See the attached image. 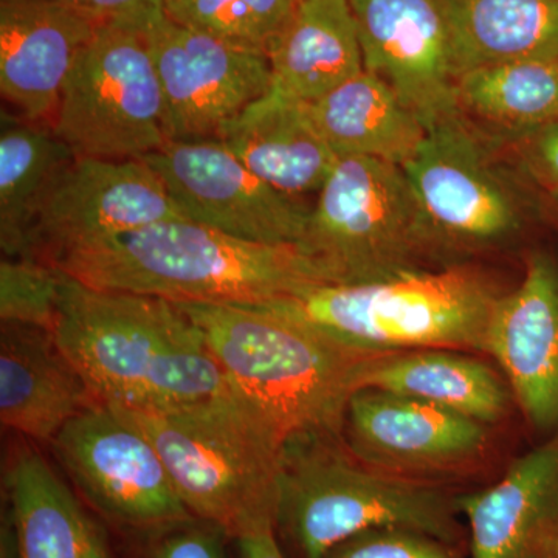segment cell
Wrapping results in <instances>:
<instances>
[{
    "mask_svg": "<svg viewBox=\"0 0 558 558\" xmlns=\"http://www.w3.org/2000/svg\"><path fill=\"white\" fill-rule=\"evenodd\" d=\"M53 333L97 402L116 409H183L230 391L199 326L172 301L64 274Z\"/></svg>",
    "mask_w": 558,
    "mask_h": 558,
    "instance_id": "obj_1",
    "label": "cell"
},
{
    "mask_svg": "<svg viewBox=\"0 0 558 558\" xmlns=\"http://www.w3.org/2000/svg\"><path fill=\"white\" fill-rule=\"evenodd\" d=\"M89 288L172 303L264 306L330 284L296 244H260L190 219L165 220L51 260Z\"/></svg>",
    "mask_w": 558,
    "mask_h": 558,
    "instance_id": "obj_2",
    "label": "cell"
},
{
    "mask_svg": "<svg viewBox=\"0 0 558 558\" xmlns=\"http://www.w3.org/2000/svg\"><path fill=\"white\" fill-rule=\"evenodd\" d=\"M175 304L199 326L231 391L284 446L299 436H341L363 374L387 354L263 306Z\"/></svg>",
    "mask_w": 558,
    "mask_h": 558,
    "instance_id": "obj_3",
    "label": "cell"
},
{
    "mask_svg": "<svg viewBox=\"0 0 558 558\" xmlns=\"http://www.w3.org/2000/svg\"><path fill=\"white\" fill-rule=\"evenodd\" d=\"M116 410L148 436L194 519L234 539L277 531L286 446L231 389L183 409Z\"/></svg>",
    "mask_w": 558,
    "mask_h": 558,
    "instance_id": "obj_4",
    "label": "cell"
},
{
    "mask_svg": "<svg viewBox=\"0 0 558 558\" xmlns=\"http://www.w3.org/2000/svg\"><path fill=\"white\" fill-rule=\"evenodd\" d=\"M459 515L458 499L442 488L374 468L341 436L306 435L286 444L277 534L301 558H323L344 539L381 527L461 545L468 534Z\"/></svg>",
    "mask_w": 558,
    "mask_h": 558,
    "instance_id": "obj_5",
    "label": "cell"
},
{
    "mask_svg": "<svg viewBox=\"0 0 558 558\" xmlns=\"http://www.w3.org/2000/svg\"><path fill=\"white\" fill-rule=\"evenodd\" d=\"M497 300L480 274L450 267L403 271L360 284L319 286L263 307L368 351H484Z\"/></svg>",
    "mask_w": 558,
    "mask_h": 558,
    "instance_id": "obj_6",
    "label": "cell"
},
{
    "mask_svg": "<svg viewBox=\"0 0 558 558\" xmlns=\"http://www.w3.org/2000/svg\"><path fill=\"white\" fill-rule=\"evenodd\" d=\"M439 244L402 167L344 157L319 190L299 247L330 284H360L424 269Z\"/></svg>",
    "mask_w": 558,
    "mask_h": 558,
    "instance_id": "obj_7",
    "label": "cell"
},
{
    "mask_svg": "<svg viewBox=\"0 0 558 558\" xmlns=\"http://www.w3.org/2000/svg\"><path fill=\"white\" fill-rule=\"evenodd\" d=\"M53 130L76 157L145 159L171 142L159 76L140 28L101 24L62 89Z\"/></svg>",
    "mask_w": 558,
    "mask_h": 558,
    "instance_id": "obj_8",
    "label": "cell"
},
{
    "mask_svg": "<svg viewBox=\"0 0 558 558\" xmlns=\"http://www.w3.org/2000/svg\"><path fill=\"white\" fill-rule=\"evenodd\" d=\"M51 446L87 501L113 523L159 534L194 519L148 436L112 407L94 403Z\"/></svg>",
    "mask_w": 558,
    "mask_h": 558,
    "instance_id": "obj_9",
    "label": "cell"
},
{
    "mask_svg": "<svg viewBox=\"0 0 558 558\" xmlns=\"http://www.w3.org/2000/svg\"><path fill=\"white\" fill-rule=\"evenodd\" d=\"M140 32L159 76L171 142L218 140L271 89L269 58L180 25L165 7Z\"/></svg>",
    "mask_w": 558,
    "mask_h": 558,
    "instance_id": "obj_10",
    "label": "cell"
},
{
    "mask_svg": "<svg viewBox=\"0 0 558 558\" xmlns=\"http://www.w3.org/2000/svg\"><path fill=\"white\" fill-rule=\"evenodd\" d=\"M186 219L240 240L296 244L311 209L264 182L219 140L170 142L145 157Z\"/></svg>",
    "mask_w": 558,
    "mask_h": 558,
    "instance_id": "obj_11",
    "label": "cell"
},
{
    "mask_svg": "<svg viewBox=\"0 0 558 558\" xmlns=\"http://www.w3.org/2000/svg\"><path fill=\"white\" fill-rule=\"evenodd\" d=\"M402 168L440 242L495 244L523 226L519 191L494 167L461 116L429 128Z\"/></svg>",
    "mask_w": 558,
    "mask_h": 558,
    "instance_id": "obj_12",
    "label": "cell"
},
{
    "mask_svg": "<svg viewBox=\"0 0 558 558\" xmlns=\"http://www.w3.org/2000/svg\"><path fill=\"white\" fill-rule=\"evenodd\" d=\"M175 219L186 218L146 160L76 157L40 208L31 258L51 263L72 250Z\"/></svg>",
    "mask_w": 558,
    "mask_h": 558,
    "instance_id": "obj_13",
    "label": "cell"
},
{
    "mask_svg": "<svg viewBox=\"0 0 558 558\" xmlns=\"http://www.w3.org/2000/svg\"><path fill=\"white\" fill-rule=\"evenodd\" d=\"M365 70L399 95L427 130L459 117L457 72L440 0H349Z\"/></svg>",
    "mask_w": 558,
    "mask_h": 558,
    "instance_id": "obj_14",
    "label": "cell"
},
{
    "mask_svg": "<svg viewBox=\"0 0 558 558\" xmlns=\"http://www.w3.org/2000/svg\"><path fill=\"white\" fill-rule=\"evenodd\" d=\"M343 442L374 468L425 481L428 473L468 468L486 450V424L454 411L381 389L352 395Z\"/></svg>",
    "mask_w": 558,
    "mask_h": 558,
    "instance_id": "obj_15",
    "label": "cell"
},
{
    "mask_svg": "<svg viewBox=\"0 0 558 558\" xmlns=\"http://www.w3.org/2000/svg\"><path fill=\"white\" fill-rule=\"evenodd\" d=\"M484 351L494 355L532 427L558 428V266L527 260L519 288L498 296Z\"/></svg>",
    "mask_w": 558,
    "mask_h": 558,
    "instance_id": "obj_16",
    "label": "cell"
},
{
    "mask_svg": "<svg viewBox=\"0 0 558 558\" xmlns=\"http://www.w3.org/2000/svg\"><path fill=\"white\" fill-rule=\"evenodd\" d=\"M101 24L60 0H0L3 100L53 126L65 81Z\"/></svg>",
    "mask_w": 558,
    "mask_h": 558,
    "instance_id": "obj_17",
    "label": "cell"
},
{
    "mask_svg": "<svg viewBox=\"0 0 558 558\" xmlns=\"http://www.w3.org/2000/svg\"><path fill=\"white\" fill-rule=\"evenodd\" d=\"M458 502L469 558H558V435Z\"/></svg>",
    "mask_w": 558,
    "mask_h": 558,
    "instance_id": "obj_18",
    "label": "cell"
},
{
    "mask_svg": "<svg viewBox=\"0 0 558 558\" xmlns=\"http://www.w3.org/2000/svg\"><path fill=\"white\" fill-rule=\"evenodd\" d=\"M97 403L54 333L2 323L0 421L24 438L51 442L68 422Z\"/></svg>",
    "mask_w": 558,
    "mask_h": 558,
    "instance_id": "obj_19",
    "label": "cell"
},
{
    "mask_svg": "<svg viewBox=\"0 0 558 558\" xmlns=\"http://www.w3.org/2000/svg\"><path fill=\"white\" fill-rule=\"evenodd\" d=\"M218 140L264 182L295 197L318 194L340 160L307 102L274 86L227 124Z\"/></svg>",
    "mask_w": 558,
    "mask_h": 558,
    "instance_id": "obj_20",
    "label": "cell"
},
{
    "mask_svg": "<svg viewBox=\"0 0 558 558\" xmlns=\"http://www.w3.org/2000/svg\"><path fill=\"white\" fill-rule=\"evenodd\" d=\"M3 488L20 558H110L78 499L27 442L11 449Z\"/></svg>",
    "mask_w": 558,
    "mask_h": 558,
    "instance_id": "obj_21",
    "label": "cell"
},
{
    "mask_svg": "<svg viewBox=\"0 0 558 558\" xmlns=\"http://www.w3.org/2000/svg\"><path fill=\"white\" fill-rule=\"evenodd\" d=\"M271 86L312 102L365 70L349 0H296L269 53Z\"/></svg>",
    "mask_w": 558,
    "mask_h": 558,
    "instance_id": "obj_22",
    "label": "cell"
},
{
    "mask_svg": "<svg viewBox=\"0 0 558 558\" xmlns=\"http://www.w3.org/2000/svg\"><path fill=\"white\" fill-rule=\"evenodd\" d=\"M307 106L339 159L369 157L403 167L427 137L424 121L368 70Z\"/></svg>",
    "mask_w": 558,
    "mask_h": 558,
    "instance_id": "obj_23",
    "label": "cell"
},
{
    "mask_svg": "<svg viewBox=\"0 0 558 558\" xmlns=\"http://www.w3.org/2000/svg\"><path fill=\"white\" fill-rule=\"evenodd\" d=\"M362 388L424 400L486 425L505 417L512 396L487 363L444 349L381 354L363 374Z\"/></svg>",
    "mask_w": 558,
    "mask_h": 558,
    "instance_id": "obj_24",
    "label": "cell"
},
{
    "mask_svg": "<svg viewBox=\"0 0 558 558\" xmlns=\"http://www.w3.org/2000/svg\"><path fill=\"white\" fill-rule=\"evenodd\" d=\"M457 76L502 62L558 58V0H440Z\"/></svg>",
    "mask_w": 558,
    "mask_h": 558,
    "instance_id": "obj_25",
    "label": "cell"
},
{
    "mask_svg": "<svg viewBox=\"0 0 558 558\" xmlns=\"http://www.w3.org/2000/svg\"><path fill=\"white\" fill-rule=\"evenodd\" d=\"M76 159L53 126L2 112L0 247L7 258H31L33 227L65 168Z\"/></svg>",
    "mask_w": 558,
    "mask_h": 558,
    "instance_id": "obj_26",
    "label": "cell"
},
{
    "mask_svg": "<svg viewBox=\"0 0 558 558\" xmlns=\"http://www.w3.org/2000/svg\"><path fill=\"white\" fill-rule=\"evenodd\" d=\"M459 116L521 140L558 121V58L502 62L462 73Z\"/></svg>",
    "mask_w": 558,
    "mask_h": 558,
    "instance_id": "obj_27",
    "label": "cell"
},
{
    "mask_svg": "<svg viewBox=\"0 0 558 558\" xmlns=\"http://www.w3.org/2000/svg\"><path fill=\"white\" fill-rule=\"evenodd\" d=\"M296 0H163L165 13L180 25L269 57Z\"/></svg>",
    "mask_w": 558,
    "mask_h": 558,
    "instance_id": "obj_28",
    "label": "cell"
},
{
    "mask_svg": "<svg viewBox=\"0 0 558 558\" xmlns=\"http://www.w3.org/2000/svg\"><path fill=\"white\" fill-rule=\"evenodd\" d=\"M64 271L38 258H7L0 263L2 323L36 326L53 332L60 312Z\"/></svg>",
    "mask_w": 558,
    "mask_h": 558,
    "instance_id": "obj_29",
    "label": "cell"
},
{
    "mask_svg": "<svg viewBox=\"0 0 558 558\" xmlns=\"http://www.w3.org/2000/svg\"><path fill=\"white\" fill-rule=\"evenodd\" d=\"M459 546L425 532L381 527L344 539L323 558H465Z\"/></svg>",
    "mask_w": 558,
    "mask_h": 558,
    "instance_id": "obj_30",
    "label": "cell"
},
{
    "mask_svg": "<svg viewBox=\"0 0 558 558\" xmlns=\"http://www.w3.org/2000/svg\"><path fill=\"white\" fill-rule=\"evenodd\" d=\"M226 538L222 529L193 519L159 532L146 558H229Z\"/></svg>",
    "mask_w": 558,
    "mask_h": 558,
    "instance_id": "obj_31",
    "label": "cell"
},
{
    "mask_svg": "<svg viewBox=\"0 0 558 558\" xmlns=\"http://www.w3.org/2000/svg\"><path fill=\"white\" fill-rule=\"evenodd\" d=\"M100 22H119L142 28L163 10V0H60Z\"/></svg>",
    "mask_w": 558,
    "mask_h": 558,
    "instance_id": "obj_32",
    "label": "cell"
},
{
    "mask_svg": "<svg viewBox=\"0 0 558 558\" xmlns=\"http://www.w3.org/2000/svg\"><path fill=\"white\" fill-rule=\"evenodd\" d=\"M529 170L558 196V121L523 140Z\"/></svg>",
    "mask_w": 558,
    "mask_h": 558,
    "instance_id": "obj_33",
    "label": "cell"
},
{
    "mask_svg": "<svg viewBox=\"0 0 558 558\" xmlns=\"http://www.w3.org/2000/svg\"><path fill=\"white\" fill-rule=\"evenodd\" d=\"M236 545L241 558H286L279 548L277 531L238 538Z\"/></svg>",
    "mask_w": 558,
    "mask_h": 558,
    "instance_id": "obj_34",
    "label": "cell"
},
{
    "mask_svg": "<svg viewBox=\"0 0 558 558\" xmlns=\"http://www.w3.org/2000/svg\"><path fill=\"white\" fill-rule=\"evenodd\" d=\"M558 197V196H557Z\"/></svg>",
    "mask_w": 558,
    "mask_h": 558,
    "instance_id": "obj_35",
    "label": "cell"
}]
</instances>
